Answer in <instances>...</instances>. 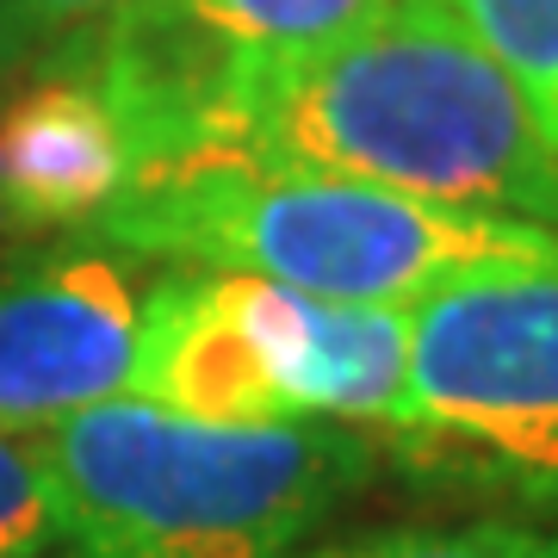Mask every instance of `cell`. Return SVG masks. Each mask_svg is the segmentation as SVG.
Listing matches in <instances>:
<instances>
[{"mask_svg": "<svg viewBox=\"0 0 558 558\" xmlns=\"http://www.w3.org/2000/svg\"><path fill=\"white\" fill-rule=\"evenodd\" d=\"M299 558H539V534L515 521H453V527H373L329 539Z\"/></svg>", "mask_w": 558, "mask_h": 558, "instance_id": "cell-10", "label": "cell"}, {"mask_svg": "<svg viewBox=\"0 0 558 558\" xmlns=\"http://www.w3.org/2000/svg\"><path fill=\"white\" fill-rule=\"evenodd\" d=\"M410 379L391 428L428 484L558 515V260H484L403 311Z\"/></svg>", "mask_w": 558, "mask_h": 558, "instance_id": "cell-5", "label": "cell"}, {"mask_svg": "<svg viewBox=\"0 0 558 558\" xmlns=\"http://www.w3.org/2000/svg\"><path fill=\"white\" fill-rule=\"evenodd\" d=\"M119 0H0V81L25 69H50L57 57L81 50Z\"/></svg>", "mask_w": 558, "mask_h": 558, "instance_id": "cell-11", "label": "cell"}, {"mask_svg": "<svg viewBox=\"0 0 558 558\" xmlns=\"http://www.w3.org/2000/svg\"><path fill=\"white\" fill-rule=\"evenodd\" d=\"M385 0H119L81 62L137 131V180L193 161L255 81L354 32Z\"/></svg>", "mask_w": 558, "mask_h": 558, "instance_id": "cell-6", "label": "cell"}, {"mask_svg": "<svg viewBox=\"0 0 558 558\" xmlns=\"http://www.w3.org/2000/svg\"><path fill=\"white\" fill-rule=\"evenodd\" d=\"M149 279H137V255L106 242L0 274V435H50L137 391Z\"/></svg>", "mask_w": 558, "mask_h": 558, "instance_id": "cell-7", "label": "cell"}, {"mask_svg": "<svg viewBox=\"0 0 558 558\" xmlns=\"http://www.w3.org/2000/svg\"><path fill=\"white\" fill-rule=\"evenodd\" d=\"M199 156L360 180L558 230L553 137L453 0H385L336 44L255 81Z\"/></svg>", "mask_w": 558, "mask_h": 558, "instance_id": "cell-1", "label": "cell"}, {"mask_svg": "<svg viewBox=\"0 0 558 558\" xmlns=\"http://www.w3.org/2000/svg\"><path fill=\"white\" fill-rule=\"evenodd\" d=\"M57 546L50 484L32 435H0V558H38Z\"/></svg>", "mask_w": 558, "mask_h": 558, "instance_id": "cell-12", "label": "cell"}, {"mask_svg": "<svg viewBox=\"0 0 558 558\" xmlns=\"http://www.w3.org/2000/svg\"><path fill=\"white\" fill-rule=\"evenodd\" d=\"M410 329L391 304L311 299L274 279L161 267L143 304L137 398L193 422H341L391 435Z\"/></svg>", "mask_w": 558, "mask_h": 558, "instance_id": "cell-4", "label": "cell"}, {"mask_svg": "<svg viewBox=\"0 0 558 558\" xmlns=\"http://www.w3.org/2000/svg\"><path fill=\"white\" fill-rule=\"evenodd\" d=\"M137 131L81 62H50L0 112V230L94 236L137 186Z\"/></svg>", "mask_w": 558, "mask_h": 558, "instance_id": "cell-8", "label": "cell"}, {"mask_svg": "<svg viewBox=\"0 0 558 558\" xmlns=\"http://www.w3.org/2000/svg\"><path fill=\"white\" fill-rule=\"evenodd\" d=\"M87 242L156 267L248 274L311 299L391 311H410L440 279L484 260H558V230L546 223L453 211L242 156H199L143 174Z\"/></svg>", "mask_w": 558, "mask_h": 558, "instance_id": "cell-3", "label": "cell"}, {"mask_svg": "<svg viewBox=\"0 0 558 558\" xmlns=\"http://www.w3.org/2000/svg\"><path fill=\"white\" fill-rule=\"evenodd\" d=\"M490 57L521 81L539 124L558 149V0H453Z\"/></svg>", "mask_w": 558, "mask_h": 558, "instance_id": "cell-9", "label": "cell"}, {"mask_svg": "<svg viewBox=\"0 0 558 558\" xmlns=\"http://www.w3.org/2000/svg\"><path fill=\"white\" fill-rule=\"evenodd\" d=\"M32 440L62 558H299L379 465L366 428H223L137 391Z\"/></svg>", "mask_w": 558, "mask_h": 558, "instance_id": "cell-2", "label": "cell"}]
</instances>
